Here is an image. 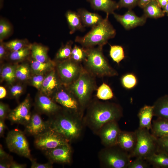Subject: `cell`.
Masks as SVG:
<instances>
[{"instance_id": "d6a6232c", "label": "cell", "mask_w": 168, "mask_h": 168, "mask_svg": "<svg viewBox=\"0 0 168 168\" xmlns=\"http://www.w3.org/2000/svg\"><path fill=\"white\" fill-rule=\"evenodd\" d=\"M110 55L113 60L119 64L125 58L123 47L119 45H110Z\"/></svg>"}, {"instance_id": "d4e9b609", "label": "cell", "mask_w": 168, "mask_h": 168, "mask_svg": "<svg viewBox=\"0 0 168 168\" xmlns=\"http://www.w3.org/2000/svg\"><path fill=\"white\" fill-rule=\"evenodd\" d=\"M144 15L147 18L157 19L164 16L165 14L156 0H152L142 8Z\"/></svg>"}, {"instance_id": "816d5d0a", "label": "cell", "mask_w": 168, "mask_h": 168, "mask_svg": "<svg viewBox=\"0 0 168 168\" xmlns=\"http://www.w3.org/2000/svg\"><path fill=\"white\" fill-rule=\"evenodd\" d=\"M6 49L4 45L2 43L0 44V59H2L4 57L6 53Z\"/></svg>"}, {"instance_id": "44dd1931", "label": "cell", "mask_w": 168, "mask_h": 168, "mask_svg": "<svg viewBox=\"0 0 168 168\" xmlns=\"http://www.w3.org/2000/svg\"><path fill=\"white\" fill-rule=\"evenodd\" d=\"M86 0L93 9L102 11L109 15L113 14L115 10L119 8L118 3L112 0Z\"/></svg>"}, {"instance_id": "9c48e42d", "label": "cell", "mask_w": 168, "mask_h": 168, "mask_svg": "<svg viewBox=\"0 0 168 168\" xmlns=\"http://www.w3.org/2000/svg\"><path fill=\"white\" fill-rule=\"evenodd\" d=\"M56 67L62 84L66 86L76 80L84 69L81 63L70 59L58 62Z\"/></svg>"}, {"instance_id": "e575fe53", "label": "cell", "mask_w": 168, "mask_h": 168, "mask_svg": "<svg viewBox=\"0 0 168 168\" xmlns=\"http://www.w3.org/2000/svg\"><path fill=\"white\" fill-rule=\"evenodd\" d=\"M72 44V41L69 42L59 49L56 56V59L58 62L70 58Z\"/></svg>"}, {"instance_id": "f6af8a7d", "label": "cell", "mask_w": 168, "mask_h": 168, "mask_svg": "<svg viewBox=\"0 0 168 168\" xmlns=\"http://www.w3.org/2000/svg\"><path fill=\"white\" fill-rule=\"evenodd\" d=\"M10 111L8 105L2 102L0 103V119L5 120L7 118Z\"/></svg>"}, {"instance_id": "8992f818", "label": "cell", "mask_w": 168, "mask_h": 168, "mask_svg": "<svg viewBox=\"0 0 168 168\" xmlns=\"http://www.w3.org/2000/svg\"><path fill=\"white\" fill-rule=\"evenodd\" d=\"M98 157L101 166L106 168H127L132 157L117 145L105 147L99 152Z\"/></svg>"}, {"instance_id": "60d3db41", "label": "cell", "mask_w": 168, "mask_h": 168, "mask_svg": "<svg viewBox=\"0 0 168 168\" xmlns=\"http://www.w3.org/2000/svg\"><path fill=\"white\" fill-rule=\"evenodd\" d=\"M45 76L44 74H35L31 79L32 85L38 90H40Z\"/></svg>"}, {"instance_id": "5bb4252c", "label": "cell", "mask_w": 168, "mask_h": 168, "mask_svg": "<svg viewBox=\"0 0 168 168\" xmlns=\"http://www.w3.org/2000/svg\"><path fill=\"white\" fill-rule=\"evenodd\" d=\"M49 161L61 164H69L71 162L72 151L70 144L43 151Z\"/></svg>"}, {"instance_id": "52a82bcc", "label": "cell", "mask_w": 168, "mask_h": 168, "mask_svg": "<svg viewBox=\"0 0 168 168\" xmlns=\"http://www.w3.org/2000/svg\"><path fill=\"white\" fill-rule=\"evenodd\" d=\"M135 131L137 142L135 150L131 155L132 157H140L146 160L157 152L156 138L149 132V130L138 127Z\"/></svg>"}, {"instance_id": "f546056e", "label": "cell", "mask_w": 168, "mask_h": 168, "mask_svg": "<svg viewBox=\"0 0 168 168\" xmlns=\"http://www.w3.org/2000/svg\"><path fill=\"white\" fill-rule=\"evenodd\" d=\"M16 66L6 65L1 71L0 76L2 80L12 84L16 79L15 71Z\"/></svg>"}, {"instance_id": "4dcf8cb0", "label": "cell", "mask_w": 168, "mask_h": 168, "mask_svg": "<svg viewBox=\"0 0 168 168\" xmlns=\"http://www.w3.org/2000/svg\"><path fill=\"white\" fill-rule=\"evenodd\" d=\"M86 56V49L75 45L72 48L70 59L75 62L81 63L85 60Z\"/></svg>"}, {"instance_id": "d590c367", "label": "cell", "mask_w": 168, "mask_h": 168, "mask_svg": "<svg viewBox=\"0 0 168 168\" xmlns=\"http://www.w3.org/2000/svg\"><path fill=\"white\" fill-rule=\"evenodd\" d=\"M26 64H22L16 66L15 75L16 79L21 81H25L30 77V69Z\"/></svg>"}, {"instance_id": "603a6c76", "label": "cell", "mask_w": 168, "mask_h": 168, "mask_svg": "<svg viewBox=\"0 0 168 168\" xmlns=\"http://www.w3.org/2000/svg\"><path fill=\"white\" fill-rule=\"evenodd\" d=\"M153 106L154 116L168 119V94L158 98Z\"/></svg>"}, {"instance_id": "7402d4cb", "label": "cell", "mask_w": 168, "mask_h": 168, "mask_svg": "<svg viewBox=\"0 0 168 168\" xmlns=\"http://www.w3.org/2000/svg\"><path fill=\"white\" fill-rule=\"evenodd\" d=\"M77 12L84 26L92 28L100 23L103 19L97 13L90 12L84 9H79Z\"/></svg>"}, {"instance_id": "9a60e30c", "label": "cell", "mask_w": 168, "mask_h": 168, "mask_svg": "<svg viewBox=\"0 0 168 168\" xmlns=\"http://www.w3.org/2000/svg\"><path fill=\"white\" fill-rule=\"evenodd\" d=\"M113 14L115 19L126 30L143 25L147 18L144 14L141 16H137L132 9H128L122 15L114 12Z\"/></svg>"}, {"instance_id": "4316f807", "label": "cell", "mask_w": 168, "mask_h": 168, "mask_svg": "<svg viewBox=\"0 0 168 168\" xmlns=\"http://www.w3.org/2000/svg\"><path fill=\"white\" fill-rule=\"evenodd\" d=\"M56 63L49 60L45 62H41L34 59L30 62L31 69L35 74H44L55 68Z\"/></svg>"}, {"instance_id": "3957f363", "label": "cell", "mask_w": 168, "mask_h": 168, "mask_svg": "<svg viewBox=\"0 0 168 168\" xmlns=\"http://www.w3.org/2000/svg\"><path fill=\"white\" fill-rule=\"evenodd\" d=\"M109 15L83 37L77 36L75 41L85 48L96 46L103 47L110 39L114 37L116 32L109 20Z\"/></svg>"}, {"instance_id": "ee69618b", "label": "cell", "mask_w": 168, "mask_h": 168, "mask_svg": "<svg viewBox=\"0 0 168 168\" xmlns=\"http://www.w3.org/2000/svg\"><path fill=\"white\" fill-rule=\"evenodd\" d=\"M11 28L6 21L1 20L0 22V40L6 36L10 32Z\"/></svg>"}, {"instance_id": "bcb514c9", "label": "cell", "mask_w": 168, "mask_h": 168, "mask_svg": "<svg viewBox=\"0 0 168 168\" xmlns=\"http://www.w3.org/2000/svg\"><path fill=\"white\" fill-rule=\"evenodd\" d=\"M31 161V168H51L53 167V163L49 161L46 163H40L37 162L33 158Z\"/></svg>"}, {"instance_id": "f35d334b", "label": "cell", "mask_w": 168, "mask_h": 168, "mask_svg": "<svg viewBox=\"0 0 168 168\" xmlns=\"http://www.w3.org/2000/svg\"><path fill=\"white\" fill-rule=\"evenodd\" d=\"M150 165L147 161L142 158L136 157L133 161H131L127 168H148Z\"/></svg>"}, {"instance_id": "ba28073f", "label": "cell", "mask_w": 168, "mask_h": 168, "mask_svg": "<svg viewBox=\"0 0 168 168\" xmlns=\"http://www.w3.org/2000/svg\"><path fill=\"white\" fill-rule=\"evenodd\" d=\"M24 132L17 128L14 129L7 133L6 142L9 151L20 156L32 159L28 142Z\"/></svg>"}, {"instance_id": "ac0fdd59", "label": "cell", "mask_w": 168, "mask_h": 168, "mask_svg": "<svg viewBox=\"0 0 168 168\" xmlns=\"http://www.w3.org/2000/svg\"><path fill=\"white\" fill-rule=\"evenodd\" d=\"M62 85L55 68L45 76L40 89L41 93L50 96Z\"/></svg>"}, {"instance_id": "836d02e7", "label": "cell", "mask_w": 168, "mask_h": 168, "mask_svg": "<svg viewBox=\"0 0 168 168\" xmlns=\"http://www.w3.org/2000/svg\"><path fill=\"white\" fill-rule=\"evenodd\" d=\"M121 82L123 86L126 89H132L138 84V79L135 75L132 73H126L121 77Z\"/></svg>"}, {"instance_id": "ab89813d", "label": "cell", "mask_w": 168, "mask_h": 168, "mask_svg": "<svg viewBox=\"0 0 168 168\" xmlns=\"http://www.w3.org/2000/svg\"><path fill=\"white\" fill-rule=\"evenodd\" d=\"M4 45L6 49L12 52L17 51L26 46L24 41L18 40L7 42Z\"/></svg>"}, {"instance_id": "e0dca14e", "label": "cell", "mask_w": 168, "mask_h": 168, "mask_svg": "<svg viewBox=\"0 0 168 168\" xmlns=\"http://www.w3.org/2000/svg\"><path fill=\"white\" fill-rule=\"evenodd\" d=\"M49 129L47 122L43 120L40 114L36 113L32 114L28 123L25 126V134L34 137Z\"/></svg>"}, {"instance_id": "8fae6325", "label": "cell", "mask_w": 168, "mask_h": 168, "mask_svg": "<svg viewBox=\"0 0 168 168\" xmlns=\"http://www.w3.org/2000/svg\"><path fill=\"white\" fill-rule=\"evenodd\" d=\"M35 147L42 151L49 150L60 146L69 144L70 142L54 131L49 129L34 137Z\"/></svg>"}, {"instance_id": "83f0119b", "label": "cell", "mask_w": 168, "mask_h": 168, "mask_svg": "<svg viewBox=\"0 0 168 168\" xmlns=\"http://www.w3.org/2000/svg\"><path fill=\"white\" fill-rule=\"evenodd\" d=\"M146 160L153 168H168V156L163 153H154Z\"/></svg>"}, {"instance_id": "5b68a950", "label": "cell", "mask_w": 168, "mask_h": 168, "mask_svg": "<svg viewBox=\"0 0 168 168\" xmlns=\"http://www.w3.org/2000/svg\"><path fill=\"white\" fill-rule=\"evenodd\" d=\"M95 77L84 68L77 79L66 86L76 97L83 111L91 101L92 94L97 89Z\"/></svg>"}, {"instance_id": "8d00e7d4", "label": "cell", "mask_w": 168, "mask_h": 168, "mask_svg": "<svg viewBox=\"0 0 168 168\" xmlns=\"http://www.w3.org/2000/svg\"><path fill=\"white\" fill-rule=\"evenodd\" d=\"M31 47H24L17 51L12 52L10 54V59L13 61H19L25 58L30 53Z\"/></svg>"}, {"instance_id": "b9f144b4", "label": "cell", "mask_w": 168, "mask_h": 168, "mask_svg": "<svg viewBox=\"0 0 168 168\" xmlns=\"http://www.w3.org/2000/svg\"><path fill=\"white\" fill-rule=\"evenodd\" d=\"M139 0H119L118 3L119 8L125 7L132 9L138 5Z\"/></svg>"}, {"instance_id": "f5cc1de1", "label": "cell", "mask_w": 168, "mask_h": 168, "mask_svg": "<svg viewBox=\"0 0 168 168\" xmlns=\"http://www.w3.org/2000/svg\"><path fill=\"white\" fill-rule=\"evenodd\" d=\"M156 1L163 10L164 8L168 2V0H156Z\"/></svg>"}, {"instance_id": "6da1fadb", "label": "cell", "mask_w": 168, "mask_h": 168, "mask_svg": "<svg viewBox=\"0 0 168 168\" xmlns=\"http://www.w3.org/2000/svg\"><path fill=\"white\" fill-rule=\"evenodd\" d=\"M86 108V112L83 118L84 124L96 135L105 124L118 121L123 116L122 107L115 103L91 101Z\"/></svg>"}, {"instance_id": "277c9868", "label": "cell", "mask_w": 168, "mask_h": 168, "mask_svg": "<svg viewBox=\"0 0 168 168\" xmlns=\"http://www.w3.org/2000/svg\"><path fill=\"white\" fill-rule=\"evenodd\" d=\"M102 47L97 46L86 48V56L83 62L84 68L95 77L117 76L118 72L110 65L103 54Z\"/></svg>"}, {"instance_id": "30bf717a", "label": "cell", "mask_w": 168, "mask_h": 168, "mask_svg": "<svg viewBox=\"0 0 168 168\" xmlns=\"http://www.w3.org/2000/svg\"><path fill=\"white\" fill-rule=\"evenodd\" d=\"M52 96L53 99L64 109L83 116L84 111L78 101L66 86L62 85Z\"/></svg>"}, {"instance_id": "d6986e66", "label": "cell", "mask_w": 168, "mask_h": 168, "mask_svg": "<svg viewBox=\"0 0 168 168\" xmlns=\"http://www.w3.org/2000/svg\"><path fill=\"white\" fill-rule=\"evenodd\" d=\"M137 142V137L135 131L121 130L118 139L117 145L131 156L135 150Z\"/></svg>"}, {"instance_id": "7dc6e473", "label": "cell", "mask_w": 168, "mask_h": 168, "mask_svg": "<svg viewBox=\"0 0 168 168\" xmlns=\"http://www.w3.org/2000/svg\"><path fill=\"white\" fill-rule=\"evenodd\" d=\"M13 161L12 157L10 158L0 160V168H10V165Z\"/></svg>"}, {"instance_id": "74e56055", "label": "cell", "mask_w": 168, "mask_h": 168, "mask_svg": "<svg viewBox=\"0 0 168 168\" xmlns=\"http://www.w3.org/2000/svg\"><path fill=\"white\" fill-rule=\"evenodd\" d=\"M157 152L164 153L168 156V136L156 138Z\"/></svg>"}, {"instance_id": "ffe728a7", "label": "cell", "mask_w": 168, "mask_h": 168, "mask_svg": "<svg viewBox=\"0 0 168 168\" xmlns=\"http://www.w3.org/2000/svg\"><path fill=\"white\" fill-rule=\"evenodd\" d=\"M153 116V105H144L139 110L138 114L139 120L138 127L150 130L152 127V119Z\"/></svg>"}, {"instance_id": "9f6ffc18", "label": "cell", "mask_w": 168, "mask_h": 168, "mask_svg": "<svg viewBox=\"0 0 168 168\" xmlns=\"http://www.w3.org/2000/svg\"><path fill=\"white\" fill-rule=\"evenodd\" d=\"M163 10L165 14L168 16V2Z\"/></svg>"}, {"instance_id": "7bdbcfd3", "label": "cell", "mask_w": 168, "mask_h": 168, "mask_svg": "<svg viewBox=\"0 0 168 168\" xmlns=\"http://www.w3.org/2000/svg\"><path fill=\"white\" fill-rule=\"evenodd\" d=\"M24 88L23 86L20 84L12 86L10 90L11 96L14 98H18L23 93Z\"/></svg>"}, {"instance_id": "11a10c76", "label": "cell", "mask_w": 168, "mask_h": 168, "mask_svg": "<svg viewBox=\"0 0 168 168\" xmlns=\"http://www.w3.org/2000/svg\"><path fill=\"white\" fill-rule=\"evenodd\" d=\"M7 95V91L5 88L2 86L0 87V98L2 99L5 97Z\"/></svg>"}, {"instance_id": "1f68e13d", "label": "cell", "mask_w": 168, "mask_h": 168, "mask_svg": "<svg viewBox=\"0 0 168 168\" xmlns=\"http://www.w3.org/2000/svg\"><path fill=\"white\" fill-rule=\"evenodd\" d=\"M96 96L99 99L107 100L113 98L114 95L110 87L107 84L103 82L97 89Z\"/></svg>"}, {"instance_id": "681fc988", "label": "cell", "mask_w": 168, "mask_h": 168, "mask_svg": "<svg viewBox=\"0 0 168 168\" xmlns=\"http://www.w3.org/2000/svg\"><path fill=\"white\" fill-rule=\"evenodd\" d=\"M4 120L0 119V136L1 137L3 136V134L7 127Z\"/></svg>"}, {"instance_id": "7a4b0ae2", "label": "cell", "mask_w": 168, "mask_h": 168, "mask_svg": "<svg viewBox=\"0 0 168 168\" xmlns=\"http://www.w3.org/2000/svg\"><path fill=\"white\" fill-rule=\"evenodd\" d=\"M83 116L63 108L50 116L47 122L49 129L59 134L70 142L78 139L85 126Z\"/></svg>"}, {"instance_id": "4fadbf2b", "label": "cell", "mask_w": 168, "mask_h": 168, "mask_svg": "<svg viewBox=\"0 0 168 168\" xmlns=\"http://www.w3.org/2000/svg\"><path fill=\"white\" fill-rule=\"evenodd\" d=\"M118 121H112L104 125L100 129L97 135L105 147L117 145L118 139L121 131Z\"/></svg>"}, {"instance_id": "7c38bea8", "label": "cell", "mask_w": 168, "mask_h": 168, "mask_svg": "<svg viewBox=\"0 0 168 168\" xmlns=\"http://www.w3.org/2000/svg\"><path fill=\"white\" fill-rule=\"evenodd\" d=\"M31 102L29 96L10 112L7 119L13 124L26 125L29 122L32 114L30 111Z\"/></svg>"}, {"instance_id": "cb8c5ba5", "label": "cell", "mask_w": 168, "mask_h": 168, "mask_svg": "<svg viewBox=\"0 0 168 168\" xmlns=\"http://www.w3.org/2000/svg\"><path fill=\"white\" fill-rule=\"evenodd\" d=\"M151 133L156 138L168 136V119L157 118L152 122Z\"/></svg>"}, {"instance_id": "c3c4849f", "label": "cell", "mask_w": 168, "mask_h": 168, "mask_svg": "<svg viewBox=\"0 0 168 168\" xmlns=\"http://www.w3.org/2000/svg\"><path fill=\"white\" fill-rule=\"evenodd\" d=\"M12 157L11 156L7 154L4 150L2 146L0 144V159L3 160L7 159Z\"/></svg>"}, {"instance_id": "2e32d148", "label": "cell", "mask_w": 168, "mask_h": 168, "mask_svg": "<svg viewBox=\"0 0 168 168\" xmlns=\"http://www.w3.org/2000/svg\"><path fill=\"white\" fill-rule=\"evenodd\" d=\"M35 103L36 108L39 112L50 116L62 109V107L53 99L42 93L36 96Z\"/></svg>"}, {"instance_id": "db71d44e", "label": "cell", "mask_w": 168, "mask_h": 168, "mask_svg": "<svg viewBox=\"0 0 168 168\" xmlns=\"http://www.w3.org/2000/svg\"><path fill=\"white\" fill-rule=\"evenodd\" d=\"M152 0H139L138 5L141 8H143L148 3Z\"/></svg>"}, {"instance_id": "484cf974", "label": "cell", "mask_w": 168, "mask_h": 168, "mask_svg": "<svg viewBox=\"0 0 168 168\" xmlns=\"http://www.w3.org/2000/svg\"><path fill=\"white\" fill-rule=\"evenodd\" d=\"M66 17L70 30L71 34L76 31L83 30L85 26L77 12L68 11L66 14Z\"/></svg>"}, {"instance_id": "f907efd6", "label": "cell", "mask_w": 168, "mask_h": 168, "mask_svg": "<svg viewBox=\"0 0 168 168\" xmlns=\"http://www.w3.org/2000/svg\"><path fill=\"white\" fill-rule=\"evenodd\" d=\"M26 167V165L25 164L18 163L13 160L12 161L10 168H25Z\"/></svg>"}, {"instance_id": "f1b7e54d", "label": "cell", "mask_w": 168, "mask_h": 168, "mask_svg": "<svg viewBox=\"0 0 168 168\" xmlns=\"http://www.w3.org/2000/svg\"><path fill=\"white\" fill-rule=\"evenodd\" d=\"M31 49L32 57L34 59L42 63L49 61L47 49L46 47L35 44L31 46Z\"/></svg>"}]
</instances>
